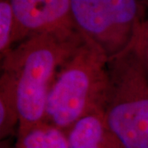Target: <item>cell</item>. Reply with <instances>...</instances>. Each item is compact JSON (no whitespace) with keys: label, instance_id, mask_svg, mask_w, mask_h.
Masks as SVG:
<instances>
[{"label":"cell","instance_id":"obj_1","mask_svg":"<svg viewBox=\"0 0 148 148\" xmlns=\"http://www.w3.org/2000/svg\"><path fill=\"white\" fill-rule=\"evenodd\" d=\"M83 40L77 30L36 35L1 58V70L8 72L15 82L18 132L45 122L48 96L58 69Z\"/></svg>","mask_w":148,"mask_h":148},{"label":"cell","instance_id":"obj_2","mask_svg":"<svg viewBox=\"0 0 148 148\" xmlns=\"http://www.w3.org/2000/svg\"><path fill=\"white\" fill-rule=\"evenodd\" d=\"M108 64L106 53L84 38L58 69L48 96L45 122L67 132L82 118L102 112Z\"/></svg>","mask_w":148,"mask_h":148},{"label":"cell","instance_id":"obj_3","mask_svg":"<svg viewBox=\"0 0 148 148\" xmlns=\"http://www.w3.org/2000/svg\"><path fill=\"white\" fill-rule=\"evenodd\" d=\"M102 114L123 148H148V76L134 41L109 59Z\"/></svg>","mask_w":148,"mask_h":148},{"label":"cell","instance_id":"obj_4","mask_svg":"<svg viewBox=\"0 0 148 148\" xmlns=\"http://www.w3.org/2000/svg\"><path fill=\"white\" fill-rule=\"evenodd\" d=\"M145 10L144 0H71L75 28L109 59L132 45Z\"/></svg>","mask_w":148,"mask_h":148},{"label":"cell","instance_id":"obj_5","mask_svg":"<svg viewBox=\"0 0 148 148\" xmlns=\"http://www.w3.org/2000/svg\"><path fill=\"white\" fill-rule=\"evenodd\" d=\"M20 42L28 37L77 30L73 21L71 0H10Z\"/></svg>","mask_w":148,"mask_h":148},{"label":"cell","instance_id":"obj_6","mask_svg":"<svg viewBox=\"0 0 148 148\" xmlns=\"http://www.w3.org/2000/svg\"><path fill=\"white\" fill-rule=\"evenodd\" d=\"M66 133L69 148H123L107 127L102 112L82 118Z\"/></svg>","mask_w":148,"mask_h":148},{"label":"cell","instance_id":"obj_7","mask_svg":"<svg viewBox=\"0 0 148 148\" xmlns=\"http://www.w3.org/2000/svg\"><path fill=\"white\" fill-rule=\"evenodd\" d=\"M20 116L15 82L8 72L1 70L0 76V138L16 136Z\"/></svg>","mask_w":148,"mask_h":148},{"label":"cell","instance_id":"obj_8","mask_svg":"<svg viewBox=\"0 0 148 148\" xmlns=\"http://www.w3.org/2000/svg\"><path fill=\"white\" fill-rule=\"evenodd\" d=\"M15 148H69L67 133L47 122L20 131Z\"/></svg>","mask_w":148,"mask_h":148},{"label":"cell","instance_id":"obj_9","mask_svg":"<svg viewBox=\"0 0 148 148\" xmlns=\"http://www.w3.org/2000/svg\"><path fill=\"white\" fill-rule=\"evenodd\" d=\"M18 43V27L10 0H0V58H3Z\"/></svg>","mask_w":148,"mask_h":148},{"label":"cell","instance_id":"obj_10","mask_svg":"<svg viewBox=\"0 0 148 148\" xmlns=\"http://www.w3.org/2000/svg\"><path fill=\"white\" fill-rule=\"evenodd\" d=\"M134 45L148 76V17L143 21L138 36L134 40Z\"/></svg>","mask_w":148,"mask_h":148},{"label":"cell","instance_id":"obj_11","mask_svg":"<svg viewBox=\"0 0 148 148\" xmlns=\"http://www.w3.org/2000/svg\"><path fill=\"white\" fill-rule=\"evenodd\" d=\"M0 148H15V146H12L6 140H3L1 142Z\"/></svg>","mask_w":148,"mask_h":148}]
</instances>
